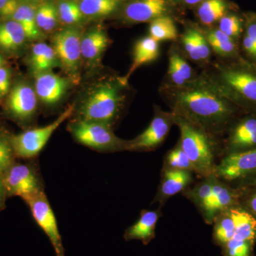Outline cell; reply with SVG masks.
I'll return each mask as SVG.
<instances>
[{"mask_svg":"<svg viewBox=\"0 0 256 256\" xmlns=\"http://www.w3.org/2000/svg\"><path fill=\"white\" fill-rule=\"evenodd\" d=\"M214 174L228 183L256 178V148L224 156L216 166Z\"/></svg>","mask_w":256,"mask_h":256,"instance_id":"cell-8","label":"cell"},{"mask_svg":"<svg viewBox=\"0 0 256 256\" xmlns=\"http://www.w3.org/2000/svg\"><path fill=\"white\" fill-rule=\"evenodd\" d=\"M242 48L247 55L256 60V44L246 34L242 37Z\"/></svg>","mask_w":256,"mask_h":256,"instance_id":"cell-43","label":"cell"},{"mask_svg":"<svg viewBox=\"0 0 256 256\" xmlns=\"http://www.w3.org/2000/svg\"><path fill=\"white\" fill-rule=\"evenodd\" d=\"M193 174L186 170L162 168L159 188L152 203L159 204L161 208L170 198L183 193L193 184Z\"/></svg>","mask_w":256,"mask_h":256,"instance_id":"cell-17","label":"cell"},{"mask_svg":"<svg viewBox=\"0 0 256 256\" xmlns=\"http://www.w3.org/2000/svg\"><path fill=\"white\" fill-rule=\"evenodd\" d=\"M240 205L248 212H250L256 220V186L242 190L240 197Z\"/></svg>","mask_w":256,"mask_h":256,"instance_id":"cell-39","label":"cell"},{"mask_svg":"<svg viewBox=\"0 0 256 256\" xmlns=\"http://www.w3.org/2000/svg\"><path fill=\"white\" fill-rule=\"evenodd\" d=\"M68 130L76 141L95 150L102 152L127 151L128 140L118 137L112 126L104 122L75 119L68 124Z\"/></svg>","mask_w":256,"mask_h":256,"instance_id":"cell-5","label":"cell"},{"mask_svg":"<svg viewBox=\"0 0 256 256\" xmlns=\"http://www.w3.org/2000/svg\"><path fill=\"white\" fill-rule=\"evenodd\" d=\"M8 196H20L25 202L44 191L40 178L28 164L14 163L3 174Z\"/></svg>","mask_w":256,"mask_h":256,"instance_id":"cell-11","label":"cell"},{"mask_svg":"<svg viewBox=\"0 0 256 256\" xmlns=\"http://www.w3.org/2000/svg\"><path fill=\"white\" fill-rule=\"evenodd\" d=\"M18 5V0H0V16L9 20Z\"/></svg>","mask_w":256,"mask_h":256,"instance_id":"cell-41","label":"cell"},{"mask_svg":"<svg viewBox=\"0 0 256 256\" xmlns=\"http://www.w3.org/2000/svg\"><path fill=\"white\" fill-rule=\"evenodd\" d=\"M255 242L232 238L222 248L224 256H254Z\"/></svg>","mask_w":256,"mask_h":256,"instance_id":"cell-37","label":"cell"},{"mask_svg":"<svg viewBox=\"0 0 256 256\" xmlns=\"http://www.w3.org/2000/svg\"><path fill=\"white\" fill-rule=\"evenodd\" d=\"M171 3L169 0H130L122 10L124 23H150L164 16H170Z\"/></svg>","mask_w":256,"mask_h":256,"instance_id":"cell-16","label":"cell"},{"mask_svg":"<svg viewBox=\"0 0 256 256\" xmlns=\"http://www.w3.org/2000/svg\"><path fill=\"white\" fill-rule=\"evenodd\" d=\"M28 64L35 75L62 67L52 45L50 46L41 41L37 42L32 46L28 55Z\"/></svg>","mask_w":256,"mask_h":256,"instance_id":"cell-23","label":"cell"},{"mask_svg":"<svg viewBox=\"0 0 256 256\" xmlns=\"http://www.w3.org/2000/svg\"><path fill=\"white\" fill-rule=\"evenodd\" d=\"M242 194V190L234 188L230 183L216 176L212 193L198 210L205 223L213 224L220 214L240 205Z\"/></svg>","mask_w":256,"mask_h":256,"instance_id":"cell-12","label":"cell"},{"mask_svg":"<svg viewBox=\"0 0 256 256\" xmlns=\"http://www.w3.org/2000/svg\"><path fill=\"white\" fill-rule=\"evenodd\" d=\"M15 154L11 142V136L0 130V172L4 174L14 163Z\"/></svg>","mask_w":256,"mask_h":256,"instance_id":"cell-36","label":"cell"},{"mask_svg":"<svg viewBox=\"0 0 256 256\" xmlns=\"http://www.w3.org/2000/svg\"><path fill=\"white\" fill-rule=\"evenodd\" d=\"M216 178L215 174L201 178L198 182L190 186L182 194L200 210L206 198L212 193Z\"/></svg>","mask_w":256,"mask_h":256,"instance_id":"cell-32","label":"cell"},{"mask_svg":"<svg viewBox=\"0 0 256 256\" xmlns=\"http://www.w3.org/2000/svg\"><path fill=\"white\" fill-rule=\"evenodd\" d=\"M160 54V42L149 35L138 40L133 48L132 65L127 74L122 76L124 82H128L130 77L140 67L156 62L159 58Z\"/></svg>","mask_w":256,"mask_h":256,"instance_id":"cell-22","label":"cell"},{"mask_svg":"<svg viewBox=\"0 0 256 256\" xmlns=\"http://www.w3.org/2000/svg\"><path fill=\"white\" fill-rule=\"evenodd\" d=\"M74 106H70L48 126L33 128L20 134L11 136L12 146L15 156L32 158L38 156L53 133L74 114Z\"/></svg>","mask_w":256,"mask_h":256,"instance_id":"cell-6","label":"cell"},{"mask_svg":"<svg viewBox=\"0 0 256 256\" xmlns=\"http://www.w3.org/2000/svg\"><path fill=\"white\" fill-rule=\"evenodd\" d=\"M37 26L43 34L54 31L60 22L58 9L52 2H46L36 9Z\"/></svg>","mask_w":256,"mask_h":256,"instance_id":"cell-33","label":"cell"},{"mask_svg":"<svg viewBox=\"0 0 256 256\" xmlns=\"http://www.w3.org/2000/svg\"><path fill=\"white\" fill-rule=\"evenodd\" d=\"M160 216V207L158 210H141L137 222L124 230V240H140L144 246L148 245L156 238V224Z\"/></svg>","mask_w":256,"mask_h":256,"instance_id":"cell-20","label":"cell"},{"mask_svg":"<svg viewBox=\"0 0 256 256\" xmlns=\"http://www.w3.org/2000/svg\"><path fill=\"white\" fill-rule=\"evenodd\" d=\"M82 34L78 28L68 26L52 36V46L62 68L75 76L82 64Z\"/></svg>","mask_w":256,"mask_h":256,"instance_id":"cell-9","label":"cell"},{"mask_svg":"<svg viewBox=\"0 0 256 256\" xmlns=\"http://www.w3.org/2000/svg\"><path fill=\"white\" fill-rule=\"evenodd\" d=\"M212 48L220 60H234L242 58L239 55L236 42L218 28H203Z\"/></svg>","mask_w":256,"mask_h":256,"instance_id":"cell-24","label":"cell"},{"mask_svg":"<svg viewBox=\"0 0 256 256\" xmlns=\"http://www.w3.org/2000/svg\"><path fill=\"white\" fill-rule=\"evenodd\" d=\"M163 168L169 169L186 170L194 173V168L188 154L184 150L180 140L176 146L166 152Z\"/></svg>","mask_w":256,"mask_h":256,"instance_id":"cell-34","label":"cell"},{"mask_svg":"<svg viewBox=\"0 0 256 256\" xmlns=\"http://www.w3.org/2000/svg\"><path fill=\"white\" fill-rule=\"evenodd\" d=\"M228 9L226 0H204L197 6V18L204 26L210 28L228 14Z\"/></svg>","mask_w":256,"mask_h":256,"instance_id":"cell-28","label":"cell"},{"mask_svg":"<svg viewBox=\"0 0 256 256\" xmlns=\"http://www.w3.org/2000/svg\"><path fill=\"white\" fill-rule=\"evenodd\" d=\"M34 220L50 239L56 256H66L63 240L58 230L56 218L44 191H42L26 201Z\"/></svg>","mask_w":256,"mask_h":256,"instance_id":"cell-10","label":"cell"},{"mask_svg":"<svg viewBox=\"0 0 256 256\" xmlns=\"http://www.w3.org/2000/svg\"><path fill=\"white\" fill-rule=\"evenodd\" d=\"M170 112L216 138L226 134L238 108L214 90L200 76L182 86L161 85L159 90Z\"/></svg>","mask_w":256,"mask_h":256,"instance_id":"cell-1","label":"cell"},{"mask_svg":"<svg viewBox=\"0 0 256 256\" xmlns=\"http://www.w3.org/2000/svg\"><path fill=\"white\" fill-rule=\"evenodd\" d=\"M38 97L34 88L28 82L15 84L6 100V110L13 118L26 122L34 117L37 109Z\"/></svg>","mask_w":256,"mask_h":256,"instance_id":"cell-15","label":"cell"},{"mask_svg":"<svg viewBox=\"0 0 256 256\" xmlns=\"http://www.w3.org/2000/svg\"><path fill=\"white\" fill-rule=\"evenodd\" d=\"M174 126L180 130L178 140L191 160L195 174L201 178L214 174L216 158L220 151L218 138L176 116Z\"/></svg>","mask_w":256,"mask_h":256,"instance_id":"cell-4","label":"cell"},{"mask_svg":"<svg viewBox=\"0 0 256 256\" xmlns=\"http://www.w3.org/2000/svg\"><path fill=\"white\" fill-rule=\"evenodd\" d=\"M4 58H3L2 55L1 54H0V68H2L3 66H4Z\"/></svg>","mask_w":256,"mask_h":256,"instance_id":"cell-46","label":"cell"},{"mask_svg":"<svg viewBox=\"0 0 256 256\" xmlns=\"http://www.w3.org/2000/svg\"><path fill=\"white\" fill-rule=\"evenodd\" d=\"M175 1L186 6H196L200 4L204 0H175Z\"/></svg>","mask_w":256,"mask_h":256,"instance_id":"cell-45","label":"cell"},{"mask_svg":"<svg viewBox=\"0 0 256 256\" xmlns=\"http://www.w3.org/2000/svg\"><path fill=\"white\" fill-rule=\"evenodd\" d=\"M246 34L256 44V14L250 13L246 15Z\"/></svg>","mask_w":256,"mask_h":256,"instance_id":"cell-42","label":"cell"},{"mask_svg":"<svg viewBox=\"0 0 256 256\" xmlns=\"http://www.w3.org/2000/svg\"><path fill=\"white\" fill-rule=\"evenodd\" d=\"M6 192L5 190L4 178L3 174L0 172V210L4 208L5 200H6Z\"/></svg>","mask_w":256,"mask_h":256,"instance_id":"cell-44","label":"cell"},{"mask_svg":"<svg viewBox=\"0 0 256 256\" xmlns=\"http://www.w3.org/2000/svg\"><path fill=\"white\" fill-rule=\"evenodd\" d=\"M23 28L14 20L0 22V50L15 54L22 50L28 41Z\"/></svg>","mask_w":256,"mask_h":256,"instance_id":"cell-25","label":"cell"},{"mask_svg":"<svg viewBox=\"0 0 256 256\" xmlns=\"http://www.w3.org/2000/svg\"><path fill=\"white\" fill-rule=\"evenodd\" d=\"M176 43L184 56L201 68L212 62L213 52L203 28L194 25L186 26Z\"/></svg>","mask_w":256,"mask_h":256,"instance_id":"cell-14","label":"cell"},{"mask_svg":"<svg viewBox=\"0 0 256 256\" xmlns=\"http://www.w3.org/2000/svg\"><path fill=\"white\" fill-rule=\"evenodd\" d=\"M36 9L33 5L30 4H20L10 18L21 25L28 40L40 42L44 34L37 26Z\"/></svg>","mask_w":256,"mask_h":256,"instance_id":"cell-27","label":"cell"},{"mask_svg":"<svg viewBox=\"0 0 256 256\" xmlns=\"http://www.w3.org/2000/svg\"><path fill=\"white\" fill-rule=\"evenodd\" d=\"M11 85V73L8 67L0 68V98L8 95Z\"/></svg>","mask_w":256,"mask_h":256,"instance_id":"cell-40","label":"cell"},{"mask_svg":"<svg viewBox=\"0 0 256 256\" xmlns=\"http://www.w3.org/2000/svg\"><path fill=\"white\" fill-rule=\"evenodd\" d=\"M149 36L158 42H176L180 34L173 18L171 16H164L150 23Z\"/></svg>","mask_w":256,"mask_h":256,"instance_id":"cell-30","label":"cell"},{"mask_svg":"<svg viewBox=\"0 0 256 256\" xmlns=\"http://www.w3.org/2000/svg\"><path fill=\"white\" fill-rule=\"evenodd\" d=\"M26 1H28V2H33V1H36V0H26Z\"/></svg>","mask_w":256,"mask_h":256,"instance_id":"cell-47","label":"cell"},{"mask_svg":"<svg viewBox=\"0 0 256 256\" xmlns=\"http://www.w3.org/2000/svg\"><path fill=\"white\" fill-rule=\"evenodd\" d=\"M197 74L174 42L168 52V69L163 86H182L196 78Z\"/></svg>","mask_w":256,"mask_h":256,"instance_id":"cell-19","label":"cell"},{"mask_svg":"<svg viewBox=\"0 0 256 256\" xmlns=\"http://www.w3.org/2000/svg\"><path fill=\"white\" fill-rule=\"evenodd\" d=\"M235 223V233L232 238L256 242V220L244 207L238 205L230 208Z\"/></svg>","mask_w":256,"mask_h":256,"instance_id":"cell-26","label":"cell"},{"mask_svg":"<svg viewBox=\"0 0 256 256\" xmlns=\"http://www.w3.org/2000/svg\"><path fill=\"white\" fill-rule=\"evenodd\" d=\"M121 1H122V0H121Z\"/></svg>","mask_w":256,"mask_h":256,"instance_id":"cell-48","label":"cell"},{"mask_svg":"<svg viewBox=\"0 0 256 256\" xmlns=\"http://www.w3.org/2000/svg\"><path fill=\"white\" fill-rule=\"evenodd\" d=\"M110 44V38L102 28L89 30L82 38V60L88 64L99 62Z\"/></svg>","mask_w":256,"mask_h":256,"instance_id":"cell-21","label":"cell"},{"mask_svg":"<svg viewBox=\"0 0 256 256\" xmlns=\"http://www.w3.org/2000/svg\"><path fill=\"white\" fill-rule=\"evenodd\" d=\"M217 28L236 41L242 32V20L237 14L228 13L220 18Z\"/></svg>","mask_w":256,"mask_h":256,"instance_id":"cell-38","label":"cell"},{"mask_svg":"<svg viewBox=\"0 0 256 256\" xmlns=\"http://www.w3.org/2000/svg\"><path fill=\"white\" fill-rule=\"evenodd\" d=\"M212 240L217 246H224L234 237L235 223L230 210L220 214L213 222Z\"/></svg>","mask_w":256,"mask_h":256,"instance_id":"cell-29","label":"cell"},{"mask_svg":"<svg viewBox=\"0 0 256 256\" xmlns=\"http://www.w3.org/2000/svg\"><path fill=\"white\" fill-rule=\"evenodd\" d=\"M84 18H101L109 16L118 9L121 0H78Z\"/></svg>","mask_w":256,"mask_h":256,"instance_id":"cell-31","label":"cell"},{"mask_svg":"<svg viewBox=\"0 0 256 256\" xmlns=\"http://www.w3.org/2000/svg\"><path fill=\"white\" fill-rule=\"evenodd\" d=\"M174 126V114L154 106L150 124L140 134L128 140L127 151L150 152L162 144Z\"/></svg>","mask_w":256,"mask_h":256,"instance_id":"cell-7","label":"cell"},{"mask_svg":"<svg viewBox=\"0 0 256 256\" xmlns=\"http://www.w3.org/2000/svg\"><path fill=\"white\" fill-rule=\"evenodd\" d=\"M70 87L68 78L52 72L35 75L34 90L38 99L44 105L54 106L65 97Z\"/></svg>","mask_w":256,"mask_h":256,"instance_id":"cell-18","label":"cell"},{"mask_svg":"<svg viewBox=\"0 0 256 256\" xmlns=\"http://www.w3.org/2000/svg\"><path fill=\"white\" fill-rule=\"evenodd\" d=\"M128 84L120 77L92 86L77 107L76 119L104 122L112 127L126 104Z\"/></svg>","mask_w":256,"mask_h":256,"instance_id":"cell-3","label":"cell"},{"mask_svg":"<svg viewBox=\"0 0 256 256\" xmlns=\"http://www.w3.org/2000/svg\"><path fill=\"white\" fill-rule=\"evenodd\" d=\"M222 152L223 156L256 148V114L235 120L226 132Z\"/></svg>","mask_w":256,"mask_h":256,"instance_id":"cell-13","label":"cell"},{"mask_svg":"<svg viewBox=\"0 0 256 256\" xmlns=\"http://www.w3.org/2000/svg\"><path fill=\"white\" fill-rule=\"evenodd\" d=\"M198 76L236 107L256 114V64L242 58L212 60Z\"/></svg>","mask_w":256,"mask_h":256,"instance_id":"cell-2","label":"cell"},{"mask_svg":"<svg viewBox=\"0 0 256 256\" xmlns=\"http://www.w3.org/2000/svg\"><path fill=\"white\" fill-rule=\"evenodd\" d=\"M57 9L60 21L66 26L79 24L84 18L78 2L76 0H60Z\"/></svg>","mask_w":256,"mask_h":256,"instance_id":"cell-35","label":"cell"}]
</instances>
